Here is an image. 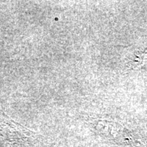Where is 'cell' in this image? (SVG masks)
I'll list each match as a JSON object with an SVG mask.
<instances>
[{
  "instance_id": "7a4b0ae2",
  "label": "cell",
  "mask_w": 147,
  "mask_h": 147,
  "mask_svg": "<svg viewBox=\"0 0 147 147\" xmlns=\"http://www.w3.org/2000/svg\"><path fill=\"white\" fill-rule=\"evenodd\" d=\"M0 140L20 147H28L40 142L39 135L12 120L0 109Z\"/></svg>"
},
{
  "instance_id": "3957f363",
  "label": "cell",
  "mask_w": 147,
  "mask_h": 147,
  "mask_svg": "<svg viewBox=\"0 0 147 147\" xmlns=\"http://www.w3.org/2000/svg\"><path fill=\"white\" fill-rule=\"evenodd\" d=\"M147 49L143 51V53H138L137 57H135L134 59L133 65L136 67H140L147 63Z\"/></svg>"
},
{
  "instance_id": "6da1fadb",
  "label": "cell",
  "mask_w": 147,
  "mask_h": 147,
  "mask_svg": "<svg viewBox=\"0 0 147 147\" xmlns=\"http://www.w3.org/2000/svg\"><path fill=\"white\" fill-rule=\"evenodd\" d=\"M89 122L101 135L117 144L130 147H147V142L142 137L117 121L91 118Z\"/></svg>"
}]
</instances>
